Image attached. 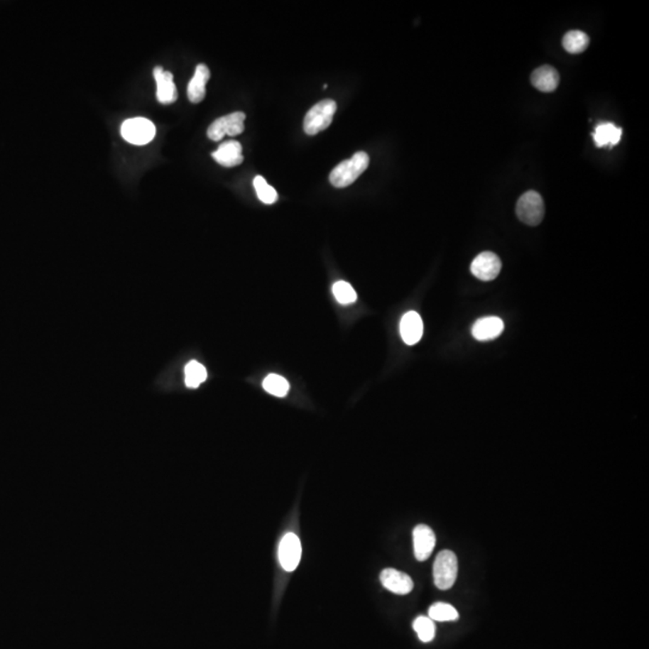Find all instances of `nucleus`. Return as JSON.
Listing matches in <instances>:
<instances>
[{"label":"nucleus","mask_w":649,"mask_h":649,"mask_svg":"<svg viewBox=\"0 0 649 649\" xmlns=\"http://www.w3.org/2000/svg\"><path fill=\"white\" fill-rule=\"evenodd\" d=\"M263 388L276 397H285L289 392V383L283 376L270 374L263 380Z\"/></svg>","instance_id":"obj_22"},{"label":"nucleus","mask_w":649,"mask_h":649,"mask_svg":"<svg viewBox=\"0 0 649 649\" xmlns=\"http://www.w3.org/2000/svg\"><path fill=\"white\" fill-rule=\"evenodd\" d=\"M504 331V322L501 317H486L474 324L471 333L473 337L479 342H489L496 339Z\"/></svg>","instance_id":"obj_12"},{"label":"nucleus","mask_w":649,"mask_h":649,"mask_svg":"<svg viewBox=\"0 0 649 649\" xmlns=\"http://www.w3.org/2000/svg\"><path fill=\"white\" fill-rule=\"evenodd\" d=\"M121 136L133 145H147L156 136V126L146 118L126 119L121 129Z\"/></svg>","instance_id":"obj_5"},{"label":"nucleus","mask_w":649,"mask_h":649,"mask_svg":"<svg viewBox=\"0 0 649 649\" xmlns=\"http://www.w3.org/2000/svg\"><path fill=\"white\" fill-rule=\"evenodd\" d=\"M533 86L544 93H551L560 84V74L555 67L544 65L534 70L530 77Z\"/></svg>","instance_id":"obj_16"},{"label":"nucleus","mask_w":649,"mask_h":649,"mask_svg":"<svg viewBox=\"0 0 649 649\" xmlns=\"http://www.w3.org/2000/svg\"><path fill=\"white\" fill-rule=\"evenodd\" d=\"M255 192L258 194V197L261 202L266 204H272L278 200V194L276 189L267 183L266 180L262 176H256L254 178Z\"/></svg>","instance_id":"obj_23"},{"label":"nucleus","mask_w":649,"mask_h":649,"mask_svg":"<svg viewBox=\"0 0 649 649\" xmlns=\"http://www.w3.org/2000/svg\"><path fill=\"white\" fill-rule=\"evenodd\" d=\"M211 77V71L207 65L199 64L195 69V74L188 84V98L192 104H199L206 97V84Z\"/></svg>","instance_id":"obj_15"},{"label":"nucleus","mask_w":649,"mask_h":649,"mask_svg":"<svg viewBox=\"0 0 649 649\" xmlns=\"http://www.w3.org/2000/svg\"><path fill=\"white\" fill-rule=\"evenodd\" d=\"M369 157L366 152H357L348 160L333 168L329 175V182L336 188H347L351 185L367 170Z\"/></svg>","instance_id":"obj_1"},{"label":"nucleus","mask_w":649,"mask_h":649,"mask_svg":"<svg viewBox=\"0 0 649 649\" xmlns=\"http://www.w3.org/2000/svg\"><path fill=\"white\" fill-rule=\"evenodd\" d=\"M246 114L243 112H234L224 117L218 118L212 123L207 130V136L212 141H220L225 135L237 136L244 130Z\"/></svg>","instance_id":"obj_6"},{"label":"nucleus","mask_w":649,"mask_h":649,"mask_svg":"<svg viewBox=\"0 0 649 649\" xmlns=\"http://www.w3.org/2000/svg\"><path fill=\"white\" fill-rule=\"evenodd\" d=\"M518 219L529 227L539 225L545 215L544 200L539 192L530 190L520 196L516 204Z\"/></svg>","instance_id":"obj_4"},{"label":"nucleus","mask_w":649,"mask_h":649,"mask_svg":"<svg viewBox=\"0 0 649 649\" xmlns=\"http://www.w3.org/2000/svg\"><path fill=\"white\" fill-rule=\"evenodd\" d=\"M212 157L224 168H235L243 163L242 145L237 141L224 142L212 153Z\"/></svg>","instance_id":"obj_14"},{"label":"nucleus","mask_w":649,"mask_h":649,"mask_svg":"<svg viewBox=\"0 0 649 649\" xmlns=\"http://www.w3.org/2000/svg\"><path fill=\"white\" fill-rule=\"evenodd\" d=\"M336 111V102L331 99H324L315 104L308 111V114H305V121H303L305 133L313 136V135H317L327 129L332 123Z\"/></svg>","instance_id":"obj_2"},{"label":"nucleus","mask_w":649,"mask_h":649,"mask_svg":"<svg viewBox=\"0 0 649 649\" xmlns=\"http://www.w3.org/2000/svg\"><path fill=\"white\" fill-rule=\"evenodd\" d=\"M413 628L418 633L420 640L425 642H430L435 636V621H432L430 617L420 616L415 619L413 623Z\"/></svg>","instance_id":"obj_21"},{"label":"nucleus","mask_w":649,"mask_h":649,"mask_svg":"<svg viewBox=\"0 0 649 649\" xmlns=\"http://www.w3.org/2000/svg\"><path fill=\"white\" fill-rule=\"evenodd\" d=\"M279 562L282 564L283 569L286 571H293L300 564L302 555L301 541L298 535L293 533L286 534L279 545Z\"/></svg>","instance_id":"obj_8"},{"label":"nucleus","mask_w":649,"mask_h":649,"mask_svg":"<svg viewBox=\"0 0 649 649\" xmlns=\"http://www.w3.org/2000/svg\"><path fill=\"white\" fill-rule=\"evenodd\" d=\"M333 295L341 305H351L357 300L356 291L349 283L337 282L332 288Z\"/></svg>","instance_id":"obj_24"},{"label":"nucleus","mask_w":649,"mask_h":649,"mask_svg":"<svg viewBox=\"0 0 649 649\" xmlns=\"http://www.w3.org/2000/svg\"><path fill=\"white\" fill-rule=\"evenodd\" d=\"M400 336L404 343L408 345H415L419 343L422 338L423 322L422 319L416 312H408L400 320Z\"/></svg>","instance_id":"obj_13"},{"label":"nucleus","mask_w":649,"mask_h":649,"mask_svg":"<svg viewBox=\"0 0 649 649\" xmlns=\"http://www.w3.org/2000/svg\"><path fill=\"white\" fill-rule=\"evenodd\" d=\"M470 271L477 279L484 280V282H489V280L496 279L498 274L501 273V258H498L494 253L485 251L474 258V261L470 265Z\"/></svg>","instance_id":"obj_7"},{"label":"nucleus","mask_w":649,"mask_h":649,"mask_svg":"<svg viewBox=\"0 0 649 649\" xmlns=\"http://www.w3.org/2000/svg\"><path fill=\"white\" fill-rule=\"evenodd\" d=\"M153 76L157 82L158 102L164 105H170L178 98L176 84L173 82V75L170 71H165L161 67H154Z\"/></svg>","instance_id":"obj_10"},{"label":"nucleus","mask_w":649,"mask_h":649,"mask_svg":"<svg viewBox=\"0 0 649 649\" xmlns=\"http://www.w3.org/2000/svg\"><path fill=\"white\" fill-rule=\"evenodd\" d=\"M588 45H589V38L586 33L571 31L564 36L563 48H565V51L572 53V55L586 51Z\"/></svg>","instance_id":"obj_18"},{"label":"nucleus","mask_w":649,"mask_h":649,"mask_svg":"<svg viewBox=\"0 0 649 649\" xmlns=\"http://www.w3.org/2000/svg\"><path fill=\"white\" fill-rule=\"evenodd\" d=\"M622 129L617 128L613 123H600L595 128L593 137L595 145L598 147H605L618 145L622 138Z\"/></svg>","instance_id":"obj_17"},{"label":"nucleus","mask_w":649,"mask_h":649,"mask_svg":"<svg viewBox=\"0 0 649 649\" xmlns=\"http://www.w3.org/2000/svg\"><path fill=\"white\" fill-rule=\"evenodd\" d=\"M457 574L458 560L454 552L449 550L439 552L433 567L435 586L442 591L450 589L456 582Z\"/></svg>","instance_id":"obj_3"},{"label":"nucleus","mask_w":649,"mask_h":649,"mask_svg":"<svg viewBox=\"0 0 649 649\" xmlns=\"http://www.w3.org/2000/svg\"><path fill=\"white\" fill-rule=\"evenodd\" d=\"M185 385L190 388H199L207 379V369L197 361H192L185 366Z\"/></svg>","instance_id":"obj_19"},{"label":"nucleus","mask_w":649,"mask_h":649,"mask_svg":"<svg viewBox=\"0 0 649 649\" xmlns=\"http://www.w3.org/2000/svg\"><path fill=\"white\" fill-rule=\"evenodd\" d=\"M380 581L388 591L395 594H409L414 588V582L410 576L396 569H385L381 571Z\"/></svg>","instance_id":"obj_11"},{"label":"nucleus","mask_w":649,"mask_h":649,"mask_svg":"<svg viewBox=\"0 0 649 649\" xmlns=\"http://www.w3.org/2000/svg\"><path fill=\"white\" fill-rule=\"evenodd\" d=\"M416 560L423 562L430 558L435 547V534L426 524H419L413 532Z\"/></svg>","instance_id":"obj_9"},{"label":"nucleus","mask_w":649,"mask_h":649,"mask_svg":"<svg viewBox=\"0 0 649 649\" xmlns=\"http://www.w3.org/2000/svg\"><path fill=\"white\" fill-rule=\"evenodd\" d=\"M428 614H430L428 617L432 621H437V622H452V621H457L459 617L457 610L450 604H445V602L433 604L428 610Z\"/></svg>","instance_id":"obj_20"}]
</instances>
